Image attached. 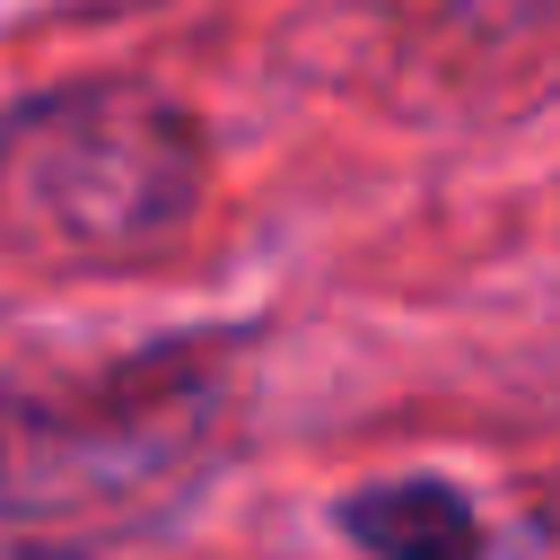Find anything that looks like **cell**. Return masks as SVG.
<instances>
[{"label": "cell", "mask_w": 560, "mask_h": 560, "mask_svg": "<svg viewBox=\"0 0 560 560\" xmlns=\"http://www.w3.org/2000/svg\"><path fill=\"white\" fill-rule=\"evenodd\" d=\"M201 192V131L131 88H52L0 122V228L44 262L158 254Z\"/></svg>", "instance_id": "cell-1"}, {"label": "cell", "mask_w": 560, "mask_h": 560, "mask_svg": "<svg viewBox=\"0 0 560 560\" xmlns=\"http://www.w3.org/2000/svg\"><path fill=\"white\" fill-rule=\"evenodd\" d=\"M341 525L376 551V560H472L481 525L455 490L438 481H385V490H359L341 508Z\"/></svg>", "instance_id": "cell-2"}]
</instances>
